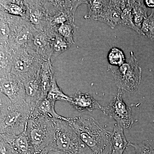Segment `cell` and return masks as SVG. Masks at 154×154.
<instances>
[{
	"label": "cell",
	"instance_id": "1",
	"mask_svg": "<svg viewBox=\"0 0 154 154\" xmlns=\"http://www.w3.org/2000/svg\"><path fill=\"white\" fill-rule=\"evenodd\" d=\"M67 122L94 154H110L112 132L104 129L93 117L82 116Z\"/></svg>",
	"mask_w": 154,
	"mask_h": 154
},
{
	"label": "cell",
	"instance_id": "2",
	"mask_svg": "<svg viewBox=\"0 0 154 154\" xmlns=\"http://www.w3.org/2000/svg\"><path fill=\"white\" fill-rule=\"evenodd\" d=\"M0 136H17L25 132L32 110L26 101L13 103L1 93Z\"/></svg>",
	"mask_w": 154,
	"mask_h": 154
},
{
	"label": "cell",
	"instance_id": "3",
	"mask_svg": "<svg viewBox=\"0 0 154 154\" xmlns=\"http://www.w3.org/2000/svg\"><path fill=\"white\" fill-rule=\"evenodd\" d=\"M54 122L56 128L55 138L43 151L51 154H94L67 122L60 119Z\"/></svg>",
	"mask_w": 154,
	"mask_h": 154
},
{
	"label": "cell",
	"instance_id": "4",
	"mask_svg": "<svg viewBox=\"0 0 154 154\" xmlns=\"http://www.w3.org/2000/svg\"><path fill=\"white\" fill-rule=\"evenodd\" d=\"M25 132L35 154H39L54 140L56 133L55 122L44 116L31 115L28 118Z\"/></svg>",
	"mask_w": 154,
	"mask_h": 154
},
{
	"label": "cell",
	"instance_id": "5",
	"mask_svg": "<svg viewBox=\"0 0 154 154\" xmlns=\"http://www.w3.org/2000/svg\"><path fill=\"white\" fill-rule=\"evenodd\" d=\"M44 60L30 47L13 51L11 73L25 82L39 73Z\"/></svg>",
	"mask_w": 154,
	"mask_h": 154
},
{
	"label": "cell",
	"instance_id": "6",
	"mask_svg": "<svg viewBox=\"0 0 154 154\" xmlns=\"http://www.w3.org/2000/svg\"><path fill=\"white\" fill-rule=\"evenodd\" d=\"M142 69L133 51L128 61L112 71L116 84L119 90L127 92L136 91L140 84Z\"/></svg>",
	"mask_w": 154,
	"mask_h": 154
},
{
	"label": "cell",
	"instance_id": "7",
	"mask_svg": "<svg viewBox=\"0 0 154 154\" xmlns=\"http://www.w3.org/2000/svg\"><path fill=\"white\" fill-rule=\"evenodd\" d=\"M11 34L8 46L12 51L29 47L31 43L34 27L20 17L6 13Z\"/></svg>",
	"mask_w": 154,
	"mask_h": 154
},
{
	"label": "cell",
	"instance_id": "8",
	"mask_svg": "<svg viewBox=\"0 0 154 154\" xmlns=\"http://www.w3.org/2000/svg\"><path fill=\"white\" fill-rule=\"evenodd\" d=\"M119 90V92L110 104L104 107L102 111L106 115L114 119L122 128H130L134 123L131 109L122 99V91Z\"/></svg>",
	"mask_w": 154,
	"mask_h": 154
},
{
	"label": "cell",
	"instance_id": "9",
	"mask_svg": "<svg viewBox=\"0 0 154 154\" xmlns=\"http://www.w3.org/2000/svg\"><path fill=\"white\" fill-rule=\"evenodd\" d=\"M57 33V30L51 26L42 30L34 28L29 47L37 53L44 60H51L52 53V41Z\"/></svg>",
	"mask_w": 154,
	"mask_h": 154
},
{
	"label": "cell",
	"instance_id": "10",
	"mask_svg": "<svg viewBox=\"0 0 154 154\" xmlns=\"http://www.w3.org/2000/svg\"><path fill=\"white\" fill-rule=\"evenodd\" d=\"M0 77L1 93L5 95L13 103L26 101L25 86L19 78L11 72Z\"/></svg>",
	"mask_w": 154,
	"mask_h": 154
},
{
	"label": "cell",
	"instance_id": "11",
	"mask_svg": "<svg viewBox=\"0 0 154 154\" xmlns=\"http://www.w3.org/2000/svg\"><path fill=\"white\" fill-rule=\"evenodd\" d=\"M27 7L26 19L36 29L42 30L51 26L44 1H25Z\"/></svg>",
	"mask_w": 154,
	"mask_h": 154
},
{
	"label": "cell",
	"instance_id": "12",
	"mask_svg": "<svg viewBox=\"0 0 154 154\" xmlns=\"http://www.w3.org/2000/svg\"><path fill=\"white\" fill-rule=\"evenodd\" d=\"M121 1H107L98 21L105 23L111 28L121 25Z\"/></svg>",
	"mask_w": 154,
	"mask_h": 154
},
{
	"label": "cell",
	"instance_id": "13",
	"mask_svg": "<svg viewBox=\"0 0 154 154\" xmlns=\"http://www.w3.org/2000/svg\"><path fill=\"white\" fill-rule=\"evenodd\" d=\"M26 92V101L33 109L41 101L42 89L39 73L23 83Z\"/></svg>",
	"mask_w": 154,
	"mask_h": 154
},
{
	"label": "cell",
	"instance_id": "14",
	"mask_svg": "<svg viewBox=\"0 0 154 154\" xmlns=\"http://www.w3.org/2000/svg\"><path fill=\"white\" fill-rule=\"evenodd\" d=\"M71 97L72 101L70 104L79 112L103 110L104 107L89 94H84L78 91Z\"/></svg>",
	"mask_w": 154,
	"mask_h": 154
},
{
	"label": "cell",
	"instance_id": "15",
	"mask_svg": "<svg viewBox=\"0 0 154 154\" xmlns=\"http://www.w3.org/2000/svg\"><path fill=\"white\" fill-rule=\"evenodd\" d=\"M0 139L10 143L15 154H35L33 146L25 132L17 136H0Z\"/></svg>",
	"mask_w": 154,
	"mask_h": 154
},
{
	"label": "cell",
	"instance_id": "16",
	"mask_svg": "<svg viewBox=\"0 0 154 154\" xmlns=\"http://www.w3.org/2000/svg\"><path fill=\"white\" fill-rule=\"evenodd\" d=\"M54 76V71L51 61L50 60L43 61L39 72L42 89L41 101L47 97Z\"/></svg>",
	"mask_w": 154,
	"mask_h": 154
},
{
	"label": "cell",
	"instance_id": "17",
	"mask_svg": "<svg viewBox=\"0 0 154 154\" xmlns=\"http://www.w3.org/2000/svg\"><path fill=\"white\" fill-rule=\"evenodd\" d=\"M0 9L10 15L26 19L28 9L25 1L1 0Z\"/></svg>",
	"mask_w": 154,
	"mask_h": 154
},
{
	"label": "cell",
	"instance_id": "18",
	"mask_svg": "<svg viewBox=\"0 0 154 154\" xmlns=\"http://www.w3.org/2000/svg\"><path fill=\"white\" fill-rule=\"evenodd\" d=\"M55 101L46 98L40 101L32 112V115H42L51 119L53 120L60 119L67 121L68 118L58 114L56 112L54 106Z\"/></svg>",
	"mask_w": 154,
	"mask_h": 154
},
{
	"label": "cell",
	"instance_id": "19",
	"mask_svg": "<svg viewBox=\"0 0 154 154\" xmlns=\"http://www.w3.org/2000/svg\"><path fill=\"white\" fill-rule=\"evenodd\" d=\"M129 143L125 136L123 128L118 124H115L112 132L110 154H123Z\"/></svg>",
	"mask_w": 154,
	"mask_h": 154
},
{
	"label": "cell",
	"instance_id": "20",
	"mask_svg": "<svg viewBox=\"0 0 154 154\" xmlns=\"http://www.w3.org/2000/svg\"><path fill=\"white\" fill-rule=\"evenodd\" d=\"M147 12V9L143 1H133V19L139 34H141L143 23L148 17Z\"/></svg>",
	"mask_w": 154,
	"mask_h": 154
},
{
	"label": "cell",
	"instance_id": "21",
	"mask_svg": "<svg viewBox=\"0 0 154 154\" xmlns=\"http://www.w3.org/2000/svg\"><path fill=\"white\" fill-rule=\"evenodd\" d=\"M12 59L13 51L8 46L0 45V76L11 73Z\"/></svg>",
	"mask_w": 154,
	"mask_h": 154
},
{
	"label": "cell",
	"instance_id": "22",
	"mask_svg": "<svg viewBox=\"0 0 154 154\" xmlns=\"http://www.w3.org/2000/svg\"><path fill=\"white\" fill-rule=\"evenodd\" d=\"M132 4L133 1H121V25L131 28L138 33L133 19Z\"/></svg>",
	"mask_w": 154,
	"mask_h": 154
},
{
	"label": "cell",
	"instance_id": "23",
	"mask_svg": "<svg viewBox=\"0 0 154 154\" xmlns=\"http://www.w3.org/2000/svg\"><path fill=\"white\" fill-rule=\"evenodd\" d=\"M72 45L71 43L57 32L52 42V53L50 60L51 63H52L59 55L69 49Z\"/></svg>",
	"mask_w": 154,
	"mask_h": 154
},
{
	"label": "cell",
	"instance_id": "24",
	"mask_svg": "<svg viewBox=\"0 0 154 154\" xmlns=\"http://www.w3.org/2000/svg\"><path fill=\"white\" fill-rule=\"evenodd\" d=\"M107 1H87L88 14L84 18L98 21L104 11Z\"/></svg>",
	"mask_w": 154,
	"mask_h": 154
},
{
	"label": "cell",
	"instance_id": "25",
	"mask_svg": "<svg viewBox=\"0 0 154 154\" xmlns=\"http://www.w3.org/2000/svg\"><path fill=\"white\" fill-rule=\"evenodd\" d=\"M46 98L55 102L57 101H65L70 103L72 101V97L65 94L58 85L55 76L53 78L51 86Z\"/></svg>",
	"mask_w": 154,
	"mask_h": 154
},
{
	"label": "cell",
	"instance_id": "26",
	"mask_svg": "<svg viewBox=\"0 0 154 154\" xmlns=\"http://www.w3.org/2000/svg\"><path fill=\"white\" fill-rule=\"evenodd\" d=\"M0 45L8 46L11 30L6 18V13L0 11Z\"/></svg>",
	"mask_w": 154,
	"mask_h": 154
},
{
	"label": "cell",
	"instance_id": "27",
	"mask_svg": "<svg viewBox=\"0 0 154 154\" xmlns=\"http://www.w3.org/2000/svg\"><path fill=\"white\" fill-rule=\"evenodd\" d=\"M107 59L111 65L120 67L125 63L126 58L121 49L117 47H113L108 52Z\"/></svg>",
	"mask_w": 154,
	"mask_h": 154
},
{
	"label": "cell",
	"instance_id": "28",
	"mask_svg": "<svg viewBox=\"0 0 154 154\" xmlns=\"http://www.w3.org/2000/svg\"><path fill=\"white\" fill-rule=\"evenodd\" d=\"M141 34L147 36L149 39L154 41V9L150 15L143 21L141 29Z\"/></svg>",
	"mask_w": 154,
	"mask_h": 154
},
{
	"label": "cell",
	"instance_id": "29",
	"mask_svg": "<svg viewBox=\"0 0 154 154\" xmlns=\"http://www.w3.org/2000/svg\"><path fill=\"white\" fill-rule=\"evenodd\" d=\"M75 28L77 26L74 23H66L60 25L57 29L59 34L65 38L72 44H75L73 34Z\"/></svg>",
	"mask_w": 154,
	"mask_h": 154
},
{
	"label": "cell",
	"instance_id": "30",
	"mask_svg": "<svg viewBox=\"0 0 154 154\" xmlns=\"http://www.w3.org/2000/svg\"><path fill=\"white\" fill-rule=\"evenodd\" d=\"M129 145L134 148L135 154H154V140H148L139 144L130 143Z\"/></svg>",
	"mask_w": 154,
	"mask_h": 154
},
{
	"label": "cell",
	"instance_id": "31",
	"mask_svg": "<svg viewBox=\"0 0 154 154\" xmlns=\"http://www.w3.org/2000/svg\"><path fill=\"white\" fill-rule=\"evenodd\" d=\"M0 154H15L10 143L0 140Z\"/></svg>",
	"mask_w": 154,
	"mask_h": 154
},
{
	"label": "cell",
	"instance_id": "32",
	"mask_svg": "<svg viewBox=\"0 0 154 154\" xmlns=\"http://www.w3.org/2000/svg\"><path fill=\"white\" fill-rule=\"evenodd\" d=\"M146 5L148 7L154 9V1H151V0H146L145 1Z\"/></svg>",
	"mask_w": 154,
	"mask_h": 154
},
{
	"label": "cell",
	"instance_id": "33",
	"mask_svg": "<svg viewBox=\"0 0 154 154\" xmlns=\"http://www.w3.org/2000/svg\"><path fill=\"white\" fill-rule=\"evenodd\" d=\"M39 154H50L49 153L47 152H46L45 151H42L40 153H39Z\"/></svg>",
	"mask_w": 154,
	"mask_h": 154
}]
</instances>
